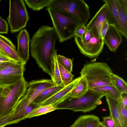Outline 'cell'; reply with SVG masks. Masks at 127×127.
Here are the masks:
<instances>
[{
  "label": "cell",
  "mask_w": 127,
  "mask_h": 127,
  "mask_svg": "<svg viewBox=\"0 0 127 127\" xmlns=\"http://www.w3.org/2000/svg\"><path fill=\"white\" fill-rule=\"evenodd\" d=\"M57 36L53 27L43 25L33 35L30 53L38 66L52 78L54 69L55 46Z\"/></svg>",
  "instance_id": "cell-1"
},
{
  "label": "cell",
  "mask_w": 127,
  "mask_h": 127,
  "mask_svg": "<svg viewBox=\"0 0 127 127\" xmlns=\"http://www.w3.org/2000/svg\"><path fill=\"white\" fill-rule=\"evenodd\" d=\"M52 21L53 28L60 43L75 36L76 31L82 23L77 17L64 11L51 7L46 8Z\"/></svg>",
  "instance_id": "cell-2"
},
{
  "label": "cell",
  "mask_w": 127,
  "mask_h": 127,
  "mask_svg": "<svg viewBox=\"0 0 127 127\" xmlns=\"http://www.w3.org/2000/svg\"><path fill=\"white\" fill-rule=\"evenodd\" d=\"M113 73L107 64L103 62L88 63L84 65L80 74L86 79L89 89L106 85L113 86Z\"/></svg>",
  "instance_id": "cell-3"
},
{
  "label": "cell",
  "mask_w": 127,
  "mask_h": 127,
  "mask_svg": "<svg viewBox=\"0 0 127 127\" xmlns=\"http://www.w3.org/2000/svg\"><path fill=\"white\" fill-rule=\"evenodd\" d=\"M103 96L89 89L84 95L77 98L67 97L55 106L57 110L68 109L75 112H89L102 104L101 99Z\"/></svg>",
  "instance_id": "cell-4"
},
{
  "label": "cell",
  "mask_w": 127,
  "mask_h": 127,
  "mask_svg": "<svg viewBox=\"0 0 127 127\" xmlns=\"http://www.w3.org/2000/svg\"><path fill=\"white\" fill-rule=\"evenodd\" d=\"M9 1V13L7 19L11 33H14L26 27L29 16L24 0Z\"/></svg>",
  "instance_id": "cell-5"
},
{
  "label": "cell",
  "mask_w": 127,
  "mask_h": 127,
  "mask_svg": "<svg viewBox=\"0 0 127 127\" xmlns=\"http://www.w3.org/2000/svg\"><path fill=\"white\" fill-rule=\"evenodd\" d=\"M54 7L75 16L85 26L91 17L89 7L83 0H56Z\"/></svg>",
  "instance_id": "cell-6"
},
{
  "label": "cell",
  "mask_w": 127,
  "mask_h": 127,
  "mask_svg": "<svg viewBox=\"0 0 127 127\" xmlns=\"http://www.w3.org/2000/svg\"><path fill=\"white\" fill-rule=\"evenodd\" d=\"M29 86V83L23 76L15 85L5 96L0 109V118L8 115L13 111L15 106L24 95Z\"/></svg>",
  "instance_id": "cell-7"
},
{
  "label": "cell",
  "mask_w": 127,
  "mask_h": 127,
  "mask_svg": "<svg viewBox=\"0 0 127 127\" xmlns=\"http://www.w3.org/2000/svg\"><path fill=\"white\" fill-rule=\"evenodd\" d=\"M74 40L80 52L90 58L97 57L101 52L104 44L103 39L94 35L87 42L83 41L80 38L76 36Z\"/></svg>",
  "instance_id": "cell-8"
},
{
  "label": "cell",
  "mask_w": 127,
  "mask_h": 127,
  "mask_svg": "<svg viewBox=\"0 0 127 127\" xmlns=\"http://www.w3.org/2000/svg\"><path fill=\"white\" fill-rule=\"evenodd\" d=\"M54 86L51 79L33 80L29 83L28 87L24 95L31 103L44 90Z\"/></svg>",
  "instance_id": "cell-9"
},
{
  "label": "cell",
  "mask_w": 127,
  "mask_h": 127,
  "mask_svg": "<svg viewBox=\"0 0 127 127\" xmlns=\"http://www.w3.org/2000/svg\"><path fill=\"white\" fill-rule=\"evenodd\" d=\"M106 4L105 19L109 25L115 28L126 39L116 5L115 0H103Z\"/></svg>",
  "instance_id": "cell-10"
},
{
  "label": "cell",
  "mask_w": 127,
  "mask_h": 127,
  "mask_svg": "<svg viewBox=\"0 0 127 127\" xmlns=\"http://www.w3.org/2000/svg\"><path fill=\"white\" fill-rule=\"evenodd\" d=\"M83 76H80L73 79L54 95L38 105L40 106L50 105L56 106L63 101L69 94Z\"/></svg>",
  "instance_id": "cell-11"
},
{
  "label": "cell",
  "mask_w": 127,
  "mask_h": 127,
  "mask_svg": "<svg viewBox=\"0 0 127 127\" xmlns=\"http://www.w3.org/2000/svg\"><path fill=\"white\" fill-rule=\"evenodd\" d=\"M106 7V4L104 3L86 26V30H91L93 35L101 39V32L105 20Z\"/></svg>",
  "instance_id": "cell-12"
},
{
  "label": "cell",
  "mask_w": 127,
  "mask_h": 127,
  "mask_svg": "<svg viewBox=\"0 0 127 127\" xmlns=\"http://www.w3.org/2000/svg\"><path fill=\"white\" fill-rule=\"evenodd\" d=\"M18 56L23 62L26 63L29 58V46L30 39L29 32L26 29L21 30L17 37Z\"/></svg>",
  "instance_id": "cell-13"
},
{
  "label": "cell",
  "mask_w": 127,
  "mask_h": 127,
  "mask_svg": "<svg viewBox=\"0 0 127 127\" xmlns=\"http://www.w3.org/2000/svg\"><path fill=\"white\" fill-rule=\"evenodd\" d=\"M103 40L110 50L115 52L122 43V38L121 34L116 29L109 25Z\"/></svg>",
  "instance_id": "cell-14"
},
{
  "label": "cell",
  "mask_w": 127,
  "mask_h": 127,
  "mask_svg": "<svg viewBox=\"0 0 127 127\" xmlns=\"http://www.w3.org/2000/svg\"><path fill=\"white\" fill-rule=\"evenodd\" d=\"M0 50L12 59L17 61H23L18 56L15 47L11 41L0 34Z\"/></svg>",
  "instance_id": "cell-15"
},
{
  "label": "cell",
  "mask_w": 127,
  "mask_h": 127,
  "mask_svg": "<svg viewBox=\"0 0 127 127\" xmlns=\"http://www.w3.org/2000/svg\"><path fill=\"white\" fill-rule=\"evenodd\" d=\"M101 122L96 116L86 115L79 117L69 127H96Z\"/></svg>",
  "instance_id": "cell-16"
},
{
  "label": "cell",
  "mask_w": 127,
  "mask_h": 127,
  "mask_svg": "<svg viewBox=\"0 0 127 127\" xmlns=\"http://www.w3.org/2000/svg\"><path fill=\"white\" fill-rule=\"evenodd\" d=\"M23 76V75L14 74L0 68V87L6 88L12 86Z\"/></svg>",
  "instance_id": "cell-17"
},
{
  "label": "cell",
  "mask_w": 127,
  "mask_h": 127,
  "mask_svg": "<svg viewBox=\"0 0 127 127\" xmlns=\"http://www.w3.org/2000/svg\"><path fill=\"white\" fill-rule=\"evenodd\" d=\"M98 94L119 101L121 98V94L113 86L106 85L91 89Z\"/></svg>",
  "instance_id": "cell-18"
},
{
  "label": "cell",
  "mask_w": 127,
  "mask_h": 127,
  "mask_svg": "<svg viewBox=\"0 0 127 127\" xmlns=\"http://www.w3.org/2000/svg\"><path fill=\"white\" fill-rule=\"evenodd\" d=\"M106 98L110 110V116L113 119L116 127H125L119 111L118 101L109 97Z\"/></svg>",
  "instance_id": "cell-19"
},
{
  "label": "cell",
  "mask_w": 127,
  "mask_h": 127,
  "mask_svg": "<svg viewBox=\"0 0 127 127\" xmlns=\"http://www.w3.org/2000/svg\"><path fill=\"white\" fill-rule=\"evenodd\" d=\"M83 76L66 97H78L84 95L88 91L89 89L88 84L86 79Z\"/></svg>",
  "instance_id": "cell-20"
},
{
  "label": "cell",
  "mask_w": 127,
  "mask_h": 127,
  "mask_svg": "<svg viewBox=\"0 0 127 127\" xmlns=\"http://www.w3.org/2000/svg\"><path fill=\"white\" fill-rule=\"evenodd\" d=\"M65 86H54L42 92L32 102L39 104L44 101L63 89Z\"/></svg>",
  "instance_id": "cell-21"
},
{
  "label": "cell",
  "mask_w": 127,
  "mask_h": 127,
  "mask_svg": "<svg viewBox=\"0 0 127 127\" xmlns=\"http://www.w3.org/2000/svg\"><path fill=\"white\" fill-rule=\"evenodd\" d=\"M115 0L124 31L127 36V9L123 6L120 0Z\"/></svg>",
  "instance_id": "cell-22"
},
{
  "label": "cell",
  "mask_w": 127,
  "mask_h": 127,
  "mask_svg": "<svg viewBox=\"0 0 127 127\" xmlns=\"http://www.w3.org/2000/svg\"><path fill=\"white\" fill-rule=\"evenodd\" d=\"M112 84L121 94H127V84L122 78L113 73L111 76Z\"/></svg>",
  "instance_id": "cell-23"
},
{
  "label": "cell",
  "mask_w": 127,
  "mask_h": 127,
  "mask_svg": "<svg viewBox=\"0 0 127 127\" xmlns=\"http://www.w3.org/2000/svg\"><path fill=\"white\" fill-rule=\"evenodd\" d=\"M27 6L32 10L38 11L47 7L52 0H25Z\"/></svg>",
  "instance_id": "cell-24"
},
{
  "label": "cell",
  "mask_w": 127,
  "mask_h": 127,
  "mask_svg": "<svg viewBox=\"0 0 127 127\" xmlns=\"http://www.w3.org/2000/svg\"><path fill=\"white\" fill-rule=\"evenodd\" d=\"M56 109L55 106L51 105L40 106L32 111L27 116L26 119L45 114Z\"/></svg>",
  "instance_id": "cell-25"
},
{
  "label": "cell",
  "mask_w": 127,
  "mask_h": 127,
  "mask_svg": "<svg viewBox=\"0 0 127 127\" xmlns=\"http://www.w3.org/2000/svg\"><path fill=\"white\" fill-rule=\"evenodd\" d=\"M57 55L54 58V69L52 80L55 86H64L62 79L57 58Z\"/></svg>",
  "instance_id": "cell-26"
},
{
  "label": "cell",
  "mask_w": 127,
  "mask_h": 127,
  "mask_svg": "<svg viewBox=\"0 0 127 127\" xmlns=\"http://www.w3.org/2000/svg\"><path fill=\"white\" fill-rule=\"evenodd\" d=\"M58 65L61 78L64 85L65 86L72 80L74 75L58 63Z\"/></svg>",
  "instance_id": "cell-27"
},
{
  "label": "cell",
  "mask_w": 127,
  "mask_h": 127,
  "mask_svg": "<svg viewBox=\"0 0 127 127\" xmlns=\"http://www.w3.org/2000/svg\"><path fill=\"white\" fill-rule=\"evenodd\" d=\"M58 62L64 68L69 72L72 71V61L71 59L60 55H57Z\"/></svg>",
  "instance_id": "cell-28"
},
{
  "label": "cell",
  "mask_w": 127,
  "mask_h": 127,
  "mask_svg": "<svg viewBox=\"0 0 127 127\" xmlns=\"http://www.w3.org/2000/svg\"><path fill=\"white\" fill-rule=\"evenodd\" d=\"M118 109L120 115L125 127H127V107L124 106L120 100L118 101Z\"/></svg>",
  "instance_id": "cell-29"
},
{
  "label": "cell",
  "mask_w": 127,
  "mask_h": 127,
  "mask_svg": "<svg viewBox=\"0 0 127 127\" xmlns=\"http://www.w3.org/2000/svg\"><path fill=\"white\" fill-rule=\"evenodd\" d=\"M102 124L105 127H116L113 120L110 116L103 117Z\"/></svg>",
  "instance_id": "cell-30"
},
{
  "label": "cell",
  "mask_w": 127,
  "mask_h": 127,
  "mask_svg": "<svg viewBox=\"0 0 127 127\" xmlns=\"http://www.w3.org/2000/svg\"><path fill=\"white\" fill-rule=\"evenodd\" d=\"M8 31V25L6 21L0 15V34H7Z\"/></svg>",
  "instance_id": "cell-31"
},
{
  "label": "cell",
  "mask_w": 127,
  "mask_h": 127,
  "mask_svg": "<svg viewBox=\"0 0 127 127\" xmlns=\"http://www.w3.org/2000/svg\"><path fill=\"white\" fill-rule=\"evenodd\" d=\"M86 30V26L82 23L77 29L75 33V36L79 37L82 39Z\"/></svg>",
  "instance_id": "cell-32"
},
{
  "label": "cell",
  "mask_w": 127,
  "mask_h": 127,
  "mask_svg": "<svg viewBox=\"0 0 127 127\" xmlns=\"http://www.w3.org/2000/svg\"><path fill=\"white\" fill-rule=\"evenodd\" d=\"M93 36V33L91 30H86L83 35L82 38L81 39L83 41L87 42L90 40Z\"/></svg>",
  "instance_id": "cell-33"
},
{
  "label": "cell",
  "mask_w": 127,
  "mask_h": 127,
  "mask_svg": "<svg viewBox=\"0 0 127 127\" xmlns=\"http://www.w3.org/2000/svg\"><path fill=\"white\" fill-rule=\"evenodd\" d=\"M109 25L107 21L105 19V20L102 26L101 32V38L103 39L104 37L108 30Z\"/></svg>",
  "instance_id": "cell-34"
},
{
  "label": "cell",
  "mask_w": 127,
  "mask_h": 127,
  "mask_svg": "<svg viewBox=\"0 0 127 127\" xmlns=\"http://www.w3.org/2000/svg\"><path fill=\"white\" fill-rule=\"evenodd\" d=\"M7 61H15L9 58L0 50V63L3 62Z\"/></svg>",
  "instance_id": "cell-35"
},
{
  "label": "cell",
  "mask_w": 127,
  "mask_h": 127,
  "mask_svg": "<svg viewBox=\"0 0 127 127\" xmlns=\"http://www.w3.org/2000/svg\"><path fill=\"white\" fill-rule=\"evenodd\" d=\"M126 94H122L121 101L124 105L127 107V95Z\"/></svg>",
  "instance_id": "cell-36"
},
{
  "label": "cell",
  "mask_w": 127,
  "mask_h": 127,
  "mask_svg": "<svg viewBox=\"0 0 127 127\" xmlns=\"http://www.w3.org/2000/svg\"><path fill=\"white\" fill-rule=\"evenodd\" d=\"M5 96L2 93L0 95V109L3 102Z\"/></svg>",
  "instance_id": "cell-37"
},
{
  "label": "cell",
  "mask_w": 127,
  "mask_h": 127,
  "mask_svg": "<svg viewBox=\"0 0 127 127\" xmlns=\"http://www.w3.org/2000/svg\"><path fill=\"white\" fill-rule=\"evenodd\" d=\"M5 88L0 87V95L2 94Z\"/></svg>",
  "instance_id": "cell-38"
},
{
  "label": "cell",
  "mask_w": 127,
  "mask_h": 127,
  "mask_svg": "<svg viewBox=\"0 0 127 127\" xmlns=\"http://www.w3.org/2000/svg\"><path fill=\"white\" fill-rule=\"evenodd\" d=\"M96 127H103V126L102 124V122H101L100 124Z\"/></svg>",
  "instance_id": "cell-39"
},
{
  "label": "cell",
  "mask_w": 127,
  "mask_h": 127,
  "mask_svg": "<svg viewBox=\"0 0 127 127\" xmlns=\"http://www.w3.org/2000/svg\"><path fill=\"white\" fill-rule=\"evenodd\" d=\"M102 126H103V127H104V126H103L102 125Z\"/></svg>",
  "instance_id": "cell-40"
},
{
  "label": "cell",
  "mask_w": 127,
  "mask_h": 127,
  "mask_svg": "<svg viewBox=\"0 0 127 127\" xmlns=\"http://www.w3.org/2000/svg\"><path fill=\"white\" fill-rule=\"evenodd\" d=\"M0 1H1V0H0Z\"/></svg>",
  "instance_id": "cell-41"
},
{
  "label": "cell",
  "mask_w": 127,
  "mask_h": 127,
  "mask_svg": "<svg viewBox=\"0 0 127 127\" xmlns=\"http://www.w3.org/2000/svg\"></svg>",
  "instance_id": "cell-42"
}]
</instances>
